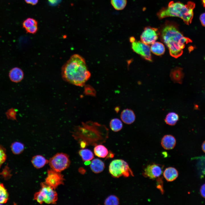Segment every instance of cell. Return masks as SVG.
<instances>
[{"mask_svg": "<svg viewBox=\"0 0 205 205\" xmlns=\"http://www.w3.org/2000/svg\"><path fill=\"white\" fill-rule=\"evenodd\" d=\"M64 181L63 176L60 172L51 169L48 171L45 183L55 189L59 185L63 184Z\"/></svg>", "mask_w": 205, "mask_h": 205, "instance_id": "8", "label": "cell"}, {"mask_svg": "<svg viewBox=\"0 0 205 205\" xmlns=\"http://www.w3.org/2000/svg\"><path fill=\"white\" fill-rule=\"evenodd\" d=\"M163 166L152 163L148 165L144 169L143 175L150 179H153L160 176L162 173Z\"/></svg>", "mask_w": 205, "mask_h": 205, "instance_id": "10", "label": "cell"}, {"mask_svg": "<svg viewBox=\"0 0 205 205\" xmlns=\"http://www.w3.org/2000/svg\"><path fill=\"white\" fill-rule=\"evenodd\" d=\"M120 118L122 121L125 123L130 124L133 123L136 119L135 114L132 110L126 109L124 110L121 112Z\"/></svg>", "mask_w": 205, "mask_h": 205, "instance_id": "12", "label": "cell"}, {"mask_svg": "<svg viewBox=\"0 0 205 205\" xmlns=\"http://www.w3.org/2000/svg\"><path fill=\"white\" fill-rule=\"evenodd\" d=\"M111 3L116 10H121L126 7L127 4V0H111Z\"/></svg>", "mask_w": 205, "mask_h": 205, "instance_id": "22", "label": "cell"}, {"mask_svg": "<svg viewBox=\"0 0 205 205\" xmlns=\"http://www.w3.org/2000/svg\"><path fill=\"white\" fill-rule=\"evenodd\" d=\"M90 167L93 172L95 173H98L103 171L105 168V165L102 160L96 158L91 161L90 163Z\"/></svg>", "mask_w": 205, "mask_h": 205, "instance_id": "14", "label": "cell"}, {"mask_svg": "<svg viewBox=\"0 0 205 205\" xmlns=\"http://www.w3.org/2000/svg\"><path fill=\"white\" fill-rule=\"evenodd\" d=\"M176 140L172 135L167 134L164 135L162 138L161 144L165 149L170 150L173 149L176 144Z\"/></svg>", "mask_w": 205, "mask_h": 205, "instance_id": "11", "label": "cell"}, {"mask_svg": "<svg viewBox=\"0 0 205 205\" xmlns=\"http://www.w3.org/2000/svg\"><path fill=\"white\" fill-rule=\"evenodd\" d=\"M200 20L202 25L205 27V13H203L200 15Z\"/></svg>", "mask_w": 205, "mask_h": 205, "instance_id": "32", "label": "cell"}, {"mask_svg": "<svg viewBox=\"0 0 205 205\" xmlns=\"http://www.w3.org/2000/svg\"><path fill=\"white\" fill-rule=\"evenodd\" d=\"M151 51L153 54L160 56L164 54L165 51L164 45L159 42H155L152 44L150 47Z\"/></svg>", "mask_w": 205, "mask_h": 205, "instance_id": "17", "label": "cell"}, {"mask_svg": "<svg viewBox=\"0 0 205 205\" xmlns=\"http://www.w3.org/2000/svg\"><path fill=\"white\" fill-rule=\"evenodd\" d=\"M62 78L65 81L79 86H83L89 79L91 73L84 59L77 54L72 55L63 66Z\"/></svg>", "mask_w": 205, "mask_h": 205, "instance_id": "1", "label": "cell"}, {"mask_svg": "<svg viewBox=\"0 0 205 205\" xmlns=\"http://www.w3.org/2000/svg\"><path fill=\"white\" fill-rule=\"evenodd\" d=\"M171 75L174 81L180 83L182 82L183 75L181 69L177 68L175 69L171 73Z\"/></svg>", "mask_w": 205, "mask_h": 205, "instance_id": "23", "label": "cell"}, {"mask_svg": "<svg viewBox=\"0 0 205 205\" xmlns=\"http://www.w3.org/2000/svg\"><path fill=\"white\" fill-rule=\"evenodd\" d=\"M132 48L134 52L145 59L149 61H152L150 47L148 45L141 41L135 40L132 42Z\"/></svg>", "mask_w": 205, "mask_h": 205, "instance_id": "7", "label": "cell"}, {"mask_svg": "<svg viewBox=\"0 0 205 205\" xmlns=\"http://www.w3.org/2000/svg\"><path fill=\"white\" fill-rule=\"evenodd\" d=\"M159 34L157 28L145 27L140 36L141 41L147 44H151L158 39Z\"/></svg>", "mask_w": 205, "mask_h": 205, "instance_id": "9", "label": "cell"}, {"mask_svg": "<svg viewBox=\"0 0 205 205\" xmlns=\"http://www.w3.org/2000/svg\"><path fill=\"white\" fill-rule=\"evenodd\" d=\"M9 194L2 183L0 184V204H4L8 199Z\"/></svg>", "mask_w": 205, "mask_h": 205, "instance_id": "24", "label": "cell"}, {"mask_svg": "<svg viewBox=\"0 0 205 205\" xmlns=\"http://www.w3.org/2000/svg\"><path fill=\"white\" fill-rule=\"evenodd\" d=\"M165 179L168 182H171L175 180L178 176L177 170L173 167H169L166 169L163 173Z\"/></svg>", "mask_w": 205, "mask_h": 205, "instance_id": "15", "label": "cell"}, {"mask_svg": "<svg viewBox=\"0 0 205 205\" xmlns=\"http://www.w3.org/2000/svg\"><path fill=\"white\" fill-rule=\"evenodd\" d=\"M203 6L205 7V0H201Z\"/></svg>", "mask_w": 205, "mask_h": 205, "instance_id": "39", "label": "cell"}, {"mask_svg": "<svg viewBox=\"0 0 205 205\" xmlns=\"http://www.w3.org/2000/svg\"><path fill=\"white\" fill-rule=\"evenodd\" d=\"M179 119V116L177 114L174 112H171L167 114L164 121L167 124L172 126L175 125Z\"/></svg>", "mask_w": 205, "mask_h": 205, "instance_id": "19", "label": "cell"}, {"mask_svg": "<svg viewBox=\"0 0 205 205\" xmlns=\"http://www.w3.org/2000/svg\"><path fill=\"white\" fill-rule=\"evenodd\" d=\"M106 205H118L119 204L118 198L114 195H111L108 196L105 200L104 202Z\"/></svg>", "mask_w": 205, "mask_h": 205, "instance_id": "26", "label": "cell"}, {"mask_svg": "<svg viewBox=\"0 0 205 205\" xmlns=\"http://www.w3.org/2000/svg\"><path fill=\"white\" fill-rule=\"evenodd\" d=\"M79 172L82 174H83V173H85V171L84 169L82 168H80V169H79Z\"/></svg>", "mask_w": 205, "mask_h": 205, "instance_id": "37", "label": "cell"}, {"mask_svg": "<svg viewBox=\"0 0 205 205\" xmlns=\"http://www.w3.org/2000/svg\"><path fill=\"white\" fill-rule=\"evenodd\" d=\"M79 153L84 161H90L94 157L93 152L88 149H82L79 151Z\"/></svg>", "mask_w": 205, "mask_h": 205, "instance_id": "20", "label": "cell"}, {"mask_svg": "<svg viewBox=\"0 0 205 205\" xmlns=\"http://www.w3.org/2000/svg\"><path fill=\"white\" fill-rule=\"evenodd\" d=\"M114 154L112 153L109 152L106 156L107 158H112L114 156Z\"/></svg>", "mask_w": 205, "mask_h": 205, "instance_id": "35", "label": "cell"}, {"mask_svg": "<svg viewBox=\"0 0 205 205\" xmlns=\"http://www.w3.org/2000/svg\"><path fill=\"white\" fill-rule=\"evenodd\" d=\"M161 35L170 55L175 58L182 55L186 44L192 42L190 39L184 36L175 25L170 23L166 24L162 28Z\"/></svg>", "mask_w": 205, "mask_h": 205, "instance_id": "2", "label": "cell"}, {"mask_svg": "<svg viewBox=\"0 0 205 205\" xmlns=\"http://www.w3.org/2000/svg\"><path fill=\"white\" fill-rule=\"evenodd\" d=\"M37 25H35L26 30V32L30 34H34L37 31Z\"/></svg>", "mask_w": 205, "mask_h": 205, "instance_id": "29", "label": "cell"}, {"mask_svg": "<svg viewBox=\"0 0 205 205\" xmlns=\"http://www.w3.org/2000/svg\"><path fill=\"white\" fill-rule=\"evenodd\" d=\"M115 109L116 112H117V110H118V111L119 110V108L118 107H116Z\"/></svg>", "mask_w": 205, "mask_h": 205, "instance_id": "40", "label": "cell"}, {"mask_svg": "<svg viewBox=\"0 0 205 205\" xmlns=\"http://www.w3.org/2000/svg\"><path fill=\"white\" fill-rule=\"evenodd\" d=\"M110 127L113 131L117 132L122 128L123 125L121 121L117 118L112 119L110 122Z\"/></svg>", "mask_w": 205, "mask_h": 205, "instance_id": "21", "label": "cell"}, {"mask_svg": "<svg viewBox=\"0 0 205 205\" xmlns=\"http://www.w3.org/2000/svg\"><path fill=\"white\" fill-rule=\"evenodd\" d=\"M31 162L34 167L39 169L47 164L49 161L42 155H36L32 157Z\"/></svg>", "mask_w": 205, "mask_h": 205, "instance_id": "16", "label": "cell"}, {"mask_svg": "<svg viewBox=\"0 0 205 205\" xmlns=\"http://www.w3.org/2000/svg\"><path fill=\"white\" fill-rule=\"evenodd\" d=\"M48 163L51 169L60 172L68 167L70 161L67 155L63 153H58L51 158Z\"/></svg>", "mask_w": 205, "mask_h": 205, "instance_id": "6", "label": "cell"}, {"mask_svg": "<svg viewBox=\"0 0 205 205\" xmlns=\"http://www.w3.org/2000/svg\"><path fill=\"white\" fill-rule=\"evenodd\" d=\"M35 25H37V21L34 19L31 18L27 19L22 23L23 27L25 30Z\"/></svg>", "mask_w": 205, "mask_h": 205, "instance_id": "27", "label": "cell"}, {"mask_svg": "<svg viewBox=\"0 0 205 205\" xmlns=\"http://www.w3.org/2000/svg\"><path fill=\"white\" fill-rule=\"evenodd\" d=\"M135 40L134 38L133 37H132L130 38V41L131 43L134 42Z\"/></svg>", "mask_w": 205, "mask_h": 205, "instance_id": "38", "label": "cell"}, {"mask_svg": "<svg viewBox=\"0 0 205 205\" xmlns=\"http://www.w3.org/2000/svg\"><path fill=\"white\" fill-rule=\"evenodd\" d=\"M89 89L88 88H87V89L85 90V93L86 95H91L92 96L95 95V91H94L93 89H92L91 87H89Z\"/></svg>", "mask_w": 205, "mask_h": 205, "instance_id": "30", "label": "cell"}, {"mask_svg": "<svg viewBox=\"0 0 205 205\" xmlns=\"http://www.w3.org/2000/svg\"><path fill=\"white\" fill-rule=\"evenodd\" d=\"M202 149L203 151L205 153V141L202 143Z\"/></svg>", "mask_w": 205, "mask_h": 205, "instance_id": "36", "label": "cell"}, {"mask_svg": "<svg viewBox=\"0 0 205 205\" xmlns=\"http://www.w3.org/2000/svg\"><path fill=\"white\" fill-rule=\"evenodd\" d=\"M195 3L189 1L186 4L179 2H170L166 7L163 8L157 13L160 19L168 17H177L182 19L187 25L191 22L193 16V10Z\"/></svg>", "mask_w": 205, "mask_h": 205, "instance_id": "3", "label": "cell"}, {"mask_svg": "<svg viewBox=\"0 0 205 205\" xmlns=\"http://www.w3.org/2000/svg\"><path fill=\"white\" fill-rule=\"evenodd\" d=\"M94 152L96 156L103 158L106 157L109 152L105 146L100 144L95 146L94 149Z\"/></svg>", "mask_w": 205, "mask_h": 205, "instance_id": "18", "label": "cell"}, {"mask_svg": "<svg viewBox=\"0 0 205 205\" xmlns=\"http://www.w3.org/2000/svg\"><path fill=\"white\" fill-rule=\"evenodd\" d=\"M48 1L50 5L55 6L59 3L61 0H48Z\"/></svg>", "mask_w": 205, "mask_h": 205, "instance_id": "33", "label": "cell"}, {"mask_svg": "<svg viewBox=\"0 0 205 205\" xmlns=\"http://www.w3.org/2000/svg\"><path fill=\"white\" fill-rule=\"evenodd\" d=\"M11 150L13 153L15 154H18L22 153L24 149V145L19 142H15L11 145Z\"/></svg>", "mask_w": 205, "mask_h": 205, "instance_id": "25", "label": "cell"}, {"mask_svg": "<svg viewBox=\"0 0 205 205\" xmlns=\"http://www.w3.org/2000/svg\"><path fill=\"white\" fill-rule=\"evenodd\" d=\"M6 158V155L5 149L0 146V167L5 161Z\"/></svg>", "mask_w": 205, "mask_h": 205, "instance_id": "28", "label": "cell"}, {"mask_svg": "<svg viewBox=\"0 0 205 205\" xmlns=\"http://www.w3.org/2000/svg\"><path fill=\"white\" fill-rule=\"evenodd\" d=\"M27 3L34 5H36L38 1V0H25Z\"/></svg>", "mask_w": 205, "mask_h": 205, "instance_id": "34", "label": "cell"}, {"mask_svg": "<svg viewBox=\"0 0 205 205\" xmlns=\"http://www.w3.org/2000/svg\"><path fill=\"white\" fill-rule=\"evenodd\" d=\"M200 191L201 195L205 198V184H203L201 186Z\"/></svg>", "mask_w": 205, "mask_h": 205, "instance_id": "31", "label": "cell"}, {"mask_svg": "<svg viewBox=\"0 0 205 205\" xmlns=\"http://www.w3.org/2000/svg\"><path fill=\"white\" fill-rule=\"evenodd\" d=\"M9 77L12 81L17 83L22 79L24 73L22 70L20 68L15 67L12 69L10 71Z\"/></svg>", "mask_w": 205, "mask_h": 205, "instance_id": "13", "label": "cell"}, {"mask_svg": "<svg viewBox=\"0 0 205 205\" xmlns=\"http://www.w3.org/2000/svg\"><path fill=\"white\" fill-rule=\"evenodd\" d=\"M108 169L109 173L114 178H119L122 176L125 177L134 176L128 163L122 159L112 161L109 165Z\"/></svg>", "mask_w": 205, "mask_h": 205, "instance_id": "5", "label": "cell"}, {"mask_svg": "<svg viewBox=\"0 0 205 205\" xmlns=\"http://www.w3.org/2000/svg\"><path fill=\"white\" fill-rule=\"evenodd\" d=\"M41 186L39 191L34 194V200L40 204L43 203L55 204L58 198L57 194L54 189L45 183H42Z\"/></svg>", "mask_w": 205, "mask_h": 205, "instance_id": "4", "label": "cell"}]
</instances>
